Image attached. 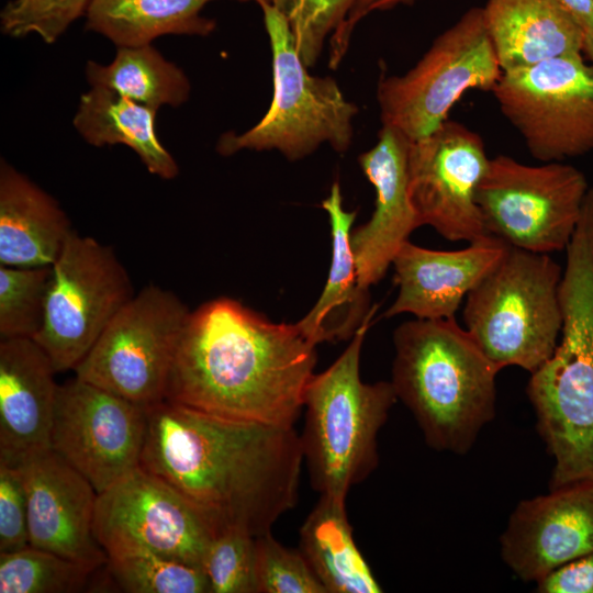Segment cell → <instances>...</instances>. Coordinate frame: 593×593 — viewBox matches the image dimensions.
Here are the masks:
<instances>
[{
  "instance_id": "1",
  "label": "cell",
  "mask_w": 593,
  "mask_h": 593,
  "mask_svg": "<svg viewBox=\"0 0 593 593\" xmlns=\"http://www.w3.org/2000/svg\"><path fill=\"white\" fill-rule=\"evenodd\" d=\"M145 414L139 466L219 532L238 527L257 537L295 506L304 457L294 427L231 419L168 400Z\"/></svg>"
},
{
  "instance_id": "2",
  "label": "cell",
  "mask_w": 593,
  "mask_h": 593,
  "mask_svg": "<svg viewBox=\"0 0 593 593\" xmlns=\"http://www.w3.org/2000/svg\"><path fill=\"white\" fill-rule=\"evenodd\" d=\"M315 365L316 345L296 323H273L219 298L190 312L165 400L231 419L294 427Z\"/></svg>"
},
{
  "instance_id": "3",
  "label": "cell",
  "mask_w": 593,
  "mask_h": 593,
  "mask_svg": "<svg viewBox=\"0 0 593 593\" xmlns=\"http://www.w3.org/2000/svg\"><path fill=\"white\" fill-rule=\"evenodd\" d=\"M392 380L428 446L467 454L495 415L500 369L455 318H415L393 333Z\"/></svg>"
},
{
  "instance_id": "4",
  "label": "cell",
  "mask_w": 593,
  "mask_h": 593,
  "mask_svg": "<svg viewBox=\"0 0 593 593\" xmlns=\"http://www.w3.org/2000/svg\"><path fill=\"white\" fill-rule=\"evenodd\" d=\"M370 320L327 369L313 374L304 393L300 438L311 484L320 495L342 502L377 468L378 434L398 400L391 381L361 380V347Z\"/></svg>"
},
{
  "instance_id": "5",
  "label": "cell",
  "mask_w": 593,
  "mask_h": 593,
  "mask_svg": "<svg viewBox=\"0 0 593 593\" xmlns=\"http://www.w3.org/2000/svg\"><path fill=\"white\" fill-rule=\"evenodd\" d=\"M562 272L549 254L508 246L466 296V329L500 370L516 366L532 373L553 354L562 327Z\"/></svg>"
},
{
  "instance_id": "6",
  "label": "cell",
  "mask_w": 593,
  "mask_h": 593,
  "mask_svg": "<svg viewBox=\"0 0 593 593\" xmlns=\"http://www.w3.org/2000/svg\"><path fill=\"white\" fill-rule=\"evenodd\" d=\"M259 5L272 54L271 104L249 130L223 134L217 153L231 156L243 149H276L289 160H299L324 143L345 153L351 145L358 107L345 98L334 78L309 72L283 15L269 2Z\"/></svg>"
},
{
  "instance_id": "7",
  "label": "cell",
  "mask_w": 593,
  "mask_h": 593,
  "mask_svg": "<svg viewBox=\"0 0 593 593\" xmlns=\"http://www.w3.org/2000/svg\"><path fill=\"white\" fill-rule=\"evenodd\" d=\"M502 72L483 8H471L434 40L409 71L381 77L377 100L382 125L410 141L424 138L448 120L466 91H492Z\"/></svg>"
},
{
  "instance_id": "8",
  "label": "cell",
  "mask_w": 593,
  "mask_h": 593,
  "mask_svg": "<svg viewBox=\"0 0 593 593\" xmlns=\"http://www.w3.org/2000/svg\"><path fill=\"white\" fill-rule=\"evenodd\" d=\"M190 312L174 292L144 287L108 324L75 377L143 407L164 401Z\"/></svg>"
},
{
  "instance_id": "9",
  "label": "cell",
  "mask_w": 593,
  "mask_h": 593,
  "mask_svg": "<svg viewBox=\"0 0 593 593\" xmlns=\"http://www.w3.org/2000/svg\"><path fill=\"white\" fill-rule=\"evenodd\" d=\"M589 189L573 166H532L497 155L489 160L475 199L490 235L510 247L550 254L569 245Z\"/></svg>"
},
{
  "instance_id": "10",
  "label": "cell",
  "mask_w": 593,
  "mask_h": 593,
  "mask_svg": "<svg viewBox=\"0 0 593 593\" xmlns=\"http://www.w3.org/2000/svg\"><path fill=\"white\" fill-rule=\"evenodd\" d=\"M134 294L113 249L74 230L51 266L43 324L33 339L56 372L75 370Z\"/></svg>"
},
{
  "instance_id": "11",
  "label": "cell",
  "mask_w": 593,
  "mask_h": 593,
  "mask_svg": "<svg viewBox=\"0 0 593 593\" xmlns=\"http://www.w3.org/2000/svg\"><path fill=\"white\" fill-rule=\"evenodd\" d=\"M492 92L535 159L561 161L593 150V66L582 54L505 70Z\"/></svg>"
},
{
  "instance_id": "12",
  "label": "cell",
  "mask_w": 593,
  "mask_h": 593,
  "mask_svg": "<svg viewBox=\"0 0 593 593\" xmlns=\"http://www.w3.org/2000/svg\"><path fill=\"white\" fill-rule=\"evenodd\" d=\"M93 533L108 556L144 549L203 569L219 530L184 496L139 466L98 494Z\"/></svg>"
},
{
  "instance_id": "13",
  "label": "cell",
  "mask_w": 593,
  "mask_h": 593,
  "mask_svg": "<svg viewBox=\"0 0 593 593\" xmlns=\"http://www.w3.org/2000/svg\"><path fill=\"white\" fill-rule=\"evenodd\" d=\"M145 407L77 377L59 385L52 450L99 493L139 467Z\"/></svg>"
},
{
  "instance_id": "14",
  "label": "cell",
  "mask_w": 593,
  "mask_h": 593,
  "mask_svg": "<svg viewBox=\"0 0 593 593\" xmlns=\"http://www.w3.org/2000/svg\"><path fill=\"white\" fill-rule=\"evenodd\" d=\"M489 160L482 137L451 120L411 141L409 191L421 225L449 240L489 236L475 199Z\"/></svg>"
},
{
  "instance_id": "15",
  "label": "cell",
  "mask_w": 593,
  "mask_h": 593,
  "mask_svg": "<svg viewBox=\"0 0 593 593\" xmlns=\"http://www.w3.org/2000/svg\"><path fill=\"white\" fill-rule=\"evenodd\" d=\"M530 374L526 392L555 459L549 489L593 484V346L558 350Z\"/></svg>"
},
{
  "instance_id": "16",
  "label": "cell",
  "mask_w": 593,
  "mask_h": 593,
  "mask_svg": "<svg viewBox=\"0 0 593 593\" xmlns=\"http://www.w3.org/2000/svg\"><path fill=\"white\" fill-rule=\"evenodd\" d=\"M16 467L27 496L30 546L94 570L107 564L93 533L98 492L92 484L52 449Z\"/></svg>"
},
{
  "instance_id": "17",
  "label": "cell",
  "mask_w": 593,
  "mask_h": 593,
  "mask_svg": "<svg viewBox=\"0 0 593 593\" xmlns=\"http://www.w3.org/2000/svg\"><path fill=\"white\" fill-rule=\"evenodd\" d=\"M501 556L525 582L593 551V484L580 483L524 500L500 537Z\"/></svg>"
},
{
  "instance_id": "18",
  "label": "cell",
  "mask_w": 593,
  "mask_h": 593,
  "mask_svg": "<svg viewBox=\"0 0 593 593\" xmlns=\"http://www.w3.org/2000/svg\"><path fill=\"white\" fill-rule=\"evenodd\" d=\"M410 143L400 131L382 125L376 145L358 157L362 172L376 191L370 220L350 234L363 289L383 278L411 233L422 226L409 191Z\"/></svg>"
},
{
  "instance_id": "19",
  "label": "cell",
  "mask_w": 593,
  "mask_h": 593,
  "mask_svg": "<svg viewBox=\"0 0 593 593\" xmlns=\"http://www.w3.org/2000/svg\"><path fill=\"white\" fill-rule=\"evenodd\" d=\"M507 248L492 235L456 250L424 248L407 240L392 261L399 291L384 315L410 313L425 320L455 318L463 299Z\"/></svg>"
},
{
  "instance_id": "20",
  "label": "cell",
  "mask_w": 593,
  "mask_h": 593,
  "mask_svg": "<svg viewBox=\"0 0 593 593\" xmlns=\"http://www.w3.org/2000/svg\"><path fill=\"white\" fill-rule=\"evenodd\" d=\"M55 373L34 339L0 340V462L19 466L52 449L59 388Z\"/></svg>"
},
{
  "instance_id": "21",
  "label": "cell",
  "mask_w": 593,
  "mask_h": 593,
  "mask_svg": "<svg viewBox=\"0 0 593 593\" xmlns=\"http://www.w3.org/2000/svg\"><path fill=\"white\" fill-rule=\"evenodd\" d=\"M483 14L502 71L582 54L585 32L560 0H488Z\"/></svg>"
},
{
  "instance_id": "22",
  "label": "cell",
  "mask_w": 593,
  "mask_h": 593,
  "mask_svg": "<svg viewBox=\"0 0 593 593\" xmlns=\"http://www.w3.org/2000/svg\"><path fill=\"white\" fill-rule=\"evenodd\" d=\"M72 231L58 202L1 159L0 266H52Z\"/></svg>"
},
{
  "instance_id": "23",
  "label": "cell",
  "mask_w": 593,
  "mask_h": 593,
  "mask_svg": "<svg viewBox=\"0 0 593 593\" xmlns=\"http://www.w3.org/2000/svg\"><path fill=\"white\" fill-rule=\"evenodd\" d=\"M328 214L332 233V261L322 294L309 313L296 322L301 332L315 345L324 342L350 339L356 331L373 315L369 289L358 279L350 244L356 211L343 205L338 181L322 202Z\"/></svg>"
},
{
  "instance_id": "24",
  "label": "cell",
  "mask_w": 593,
  "mask_h": 593,
  "mask_svg": "<svg viewBox=\"0 0 593 593\" xmlns=\"http://www.w3.org/2000/svg\"><path fill=\"white\" fill-rule=\"evenodd\" d=\"M156 113L157 110L113 90L91 87L81 94L72 123L88 144L125 145L138 155L150 174L170 180L179 174V167L158 139Z\"/></svg>"
},
{
  "instance_id": "25",
  "label": "cell",
  "mask_w": 593,
  "mask_h": 593,
  "mask_svg": "<svg viewBox=\"0 0 593 593\" xmlns=\"http://www.w3.org/2000/svg\"><path fill=\"white\" fill-rule=\"evenodd\" d=\"M300 551L327 593L382 592L354 540L346 502L321 495L301 527Z\"/></svg>"
},
{
  "instance_id": "26",
  "label": "cell",
  "mask_w": 593,
  "mask_h": 593,
  "mask_svg": "<svg viewBox=\"0 0 593 593\" xmlns=\"http://www.w3.org/2000/svg\"><path fill=\"white\" fill-rule=\"evenodd\" d=\"M211 1L91 0L86 29L103 35L118 47L152 44L169 34L208 36L216 23L201 15V11Z\"/></svg>"
},
{
  "instance_id": "27",
  "label": "cell",
  "mask_w": 593,
  "mask_h": 593,
  "mask_svg": "<svg viewBox=\"0 0 593 593\" xmlns=\"http://www.w3.org/2000/svg\"><path fill=\"white\" fill-rule=\"evenodd\" d=\"M85 74L91 87L113 90L155 110L181 105L191 90L183 70L152 44L118 47L110 64L89 60Z\"/></svg>"
},
{
  "instance_id": "28",
  "label": "cell",
  "mask_w": 593,
  "mask_h": 593,
  "mask_svg": "<svg viewBox=\"0 0 593 593\" xmlns=\"http://www.w3.org/2000/svg\"><path fill=\"white\" fill-rule=\"evenodd\" d=\"M108 569L128 593H211L203 569L144 549L108 556Z\"/></svg>"
},
{
  "instance_id": "29",
  "label": "cell",
  "mask_w": 593,
  "mask_h": 593,
  "mask_svg": "<svg viewBox=\"0 0 593 593\" xmlns=\"http://www.w3.org/2000/svg\"><path fill=\"white\" fill-rule=\"evenodd\" d=\"M93 571L57 553L29 546L0 553V593L80 592Z\"/></svg>"
},
{
  "instance_id": "30",
  "label": "cell",
  "mask_w": 593,
  "mask_h": 593,
  "mask_svg": "<svg viewBox=\"0 0 593 593\" xmlns=\"http://www.w3.org/2000/svg\"><path fill=\"white\" fill-rule=\"evenodd\" d=\"M51 266H0V338H34L45 311Z\"/></svg>"
},
{
  "instance_id": "31",
  "label": "cell",
  "mask_w": 593,
  "mask_h": 593,
  "mask_svg": "<svg viewBox=\"0 0 593 593\" xmlns=\"http://www.w3.org/2000/svg\"><path fill=\"white\" fill-rule=\"evenodd\" d=\"M255 538L238 527L214 536L202 566L211 593H258Z\"/></svg>"
},
{
  "instance_id": "32",
  "label": "cell",
  "mask_w": 593,
  "mask_h": 593,
  "mask_svg": "<svg viewBox=\"0 0 593 593\" xmlns=\"http://www.w3.org/2000/svg\"><path fill=\"white\" fill-rule=\"evenodd\" d=\"M357 0H269L289 24L296 49L313 67L326 37L347 20Z\"/></svg>"
},
{
  "instance_id": "33",
  "label": "cell",
  "mask_w": 593,
  "mask_h": 593,
  "mask_svg": "<svg viewBox=\"0 0 593 593\" xmlns=\"http://www.w3.org/2000/svg\"><path fill=\"white\" fill-rule=\"evenodd\" d=\"M255 542L258 593H327L300 549L284 547L271 532Z\"/></svg>"
},
{
  "instance_id": "34",
  "label": "cell",
  "mask_w": 593,
  "mask_h": 593,
  "mask_svg": "<svg viewBox=\"0 0 593 593\" xmlns=\"http://www.w3.org/2000/svg\"><path fill=\"white\" fill-rule=\"evenodd\" d=\"M91 0H11L0 13L3 34L21 38L38 35L46 44L55 43L80 16L87 14Z\"/></svg>"
},
{
  "instance_id": "35",
  "label": "cell",
  "mask_w": 593,
  "mask_h": 593,
  "mask_svg": "<svg viewBox=\"0 0 593 593\" xmlns=\"http://www.w3.org/2000/svg\"><path fill=\"white\" fill-rule=\"evenodd\" d=\"M29 546L27 496L21 470L0 462V553Z\"/></svg>"
},
{
  "instance_id": "36",
  "label": "cell",
  "mask_w": 593,
  "mask_h": 593,
  "mask_svg": "<svg viewBox=\"0 0 593 593\" xmlns=\"http://www.w3.org/2000/svg\"><path fill=\"white\" fill-rule=\"evenodd\" d=\"M539 593H593V551L570 561L536 582Z\"/></svg>"
},
{
  "instance_id": "37",
  "label": "cell",
  "mask_w": 593,
  "mask_h": 593,
  "mask_svg": "<svg viewBox=\"0 0 593 593\" xmlns=\"http://www.w3.org/2000/svg\"><path fill=\"white\" fill-rule=\"evenodd\" d=\"M376 0H357L345 23L331 36L329 67L336 68L347 52L351 33L357 23L370 13Z\"/></svg>"
},
{
  "instance_id": "38",
  "label": "cell",
  "mask_w": 593,
  "mask_h": 593,
  "mask_svg": "<svg viewBox=\"0 0 593 593\" xmlns=\"http://www.w3.org/2000/svg\"><path fill=\"white\" fill-rule=\"evenodd\" d=\"M586 34H593V0H560Z\"/></svg>"
},
{
  "instance_id": "39",
  "label": "cell",
  "mask_w": 593,
  "mask_h": 593,
  "mask_svg": "<svg viewBox=\"0 0 593 593\" xmlns=\"http://www.w3.org/2000/svg\"><path fill=\"white\" fill-rule=\"evenodd\" d=\"M415 0H376L370 8V12L376 10H388L392 9L399 4L411 3Z\"/></svg>"
},
{
  "instance_id": "40",
  "label": "cell",
  "mask_w": 593,
  "mask_h": 593,
  "mask_svg": "<svg viewBox=\"0 0 593 593\" xmlns=\"http://www.w3.org/2000/svg\"><path fill=\"white\" fill-rule=\"evenodd\" d=\"M582 54H584L593 65V34L585 33Z\"/></svg>"
},
{
  "instance_id": "41",
  "label": "cell",
  "mask_w": 593,
  "mask_h": 593,
  "mask_svg": "<svg viewBox=\"0 0 593 593\" xmlns=\"http://www.w3.org/2000/svg\"><path fill=\"white\" fill-rule=\"evenodd\" d=\"M245 1H247V0H245ZM254 1H256L258 4H259L260 2H269V0H254Z\"/></svg>"
}]
</instances>
